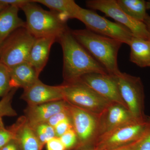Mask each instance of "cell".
<instances>
[{"instance_id": "obj_1", "label": "cell", "mask_w": 150, "mask_h": 150, "mask_svg": "<svg viewBox=\"0 0 150 150\" xmlns=\"http://www.w3.org/2000/svg\"><path fill=\"white\" fill-rule=\"evenodd\" d=\"M58 41L63 51L64 83L77 81L84 75L91 73L108 74L75 39L70 29L59 38Z\"/></svg>"}, {"instance_id": "obj_2", "label": "cell", "mask_w": 150, "mask_h": 150, "mask_svg": "<svg viewBox=\"0 0 150 150\" xmlns=\"http://www.w3.org/2000/svg\"><path fill=\"white\" fill-rule=\"evenodd\" d=\"M75 39L103 66L109 74L121 72L118 55L123 43L119 40L100 35L87 29L71 30Z\"/></svg>"}, {"instance_id": "obj_3", "label": "cell", "mask_w": 150, "mask_h": 150, "mask_svg": "<svg viewBox=\"0 0 150 150\" xmlns=\"http://www.w3.org/2000/svg\"><path fill=\"white\" fill-rule=\"evenodd\" d=\"M26 17V28L35 38L54 37L57 38L69 28L67 21L59 14L43 9L33 0L21 8Z\"/></svg>"}, {"instance_id": "obj_4", "label": "cell", "mask_w": 150, "mask_h": 150, "mask_svg": "<svg viewBox=\"0 0 150 150\" xmlns=\"http://www.w3.org/2000/svg\"><path fill=\"white\" fill-rule=\"evenodd\" d=\"M35 39L26 27L15 30L0 46V62L8 69L28 62Z\"/></svg>"}, {"instance_id": "obj_5", "label": "cell", "mask_w": 150, "mask_h": 150, "mask_svg": "<svg viewBox=\"0 0 150 150\" xmlns=\"http://www.w3.org/2000/svg\"><path fill=\"white\" fill-rule=\"evenodd\" d=\"M64 100L71 105L99 115L111 102L80 81L64 83Z\"/></svg>"}, {"instance_id": "obj_6", "label": "cell", "mask_w": 150, "mask_h": 150, "mask_svg": "<svg viewBox=\"0 0 150 150\" xmlns=\"http://www.w3.org/2000/svg\"><path fill=\"white\" fill-rule=\"evenodd\" d=\"M150 118L145 121L126 123L98 137L93 146L100 150H113L131 144L139 139L149 124Z\"/></svg>"}, {"instance_id": "obj_7", "label": "cell", "mask_w": 150, "mask_h": 150, "mask_svg": "<svg viewBox=\"0 0 150 150\" xmlns=\"http://www.w3.org/2000/svg\"><path fill=\"white\" fill-rule=\"evenodd\" d=\"M114 76L120 96L131 114L137 121H145L144 92L141 79L121 72Z\"/></svg>"}, {"instance_id": "obj_8", "label": "cell", "mask_w": 150, "mask_h": 150, "mask_svg": "<svg viewBox=\"0 0 150 150\" xmlns=\"http://www.w3.org/2000/svg\"><path fill=\"white\" fill-rule=\"evenodd\" d=\"M77 19L83 23L87 29L128 45L134 36L127 28L108 20L91 10L81 8Z\"/></svg>"}, {"instance_id": "obj_9", "label": "cell", "mask_w": 150, "mask_h": 150, "mask_svg": "<svg viewBox=\"0 0 150 150\" xmlns=\"http://www.w3.org/2000/svg\"><path fill=\"white\" fill-rule=\"evenodd\" d=\"M86 3L88 8L100 11L127 28L135 37L150 40V34L145 23L125 13L118 6L116 0H88Z\"/></svg>"}, {"instance_id": "obj_10", "label": "cell", "mask_w": 150, "mask_h": 150, "mask_svg": "<svg viewBox=\"0 0 150 150\" xmlns=\"http://www.w3.org/2000/svg\"><path fill=\"white\" fill-rule=\"evenodd\" d=\"M69 111L73 129L78 137V146H93L97 135L98 115L70 104Z\"/></svg>"}, {"instance_id": "obj_11", "label": "cell", "mask_w": 150, "mask_h": 150, "mask_svg": "<svg viewBox=\"0 0 150 150\" xmlns=\"http://www.w3.org/2000/svg\"><path fill=\"white\" fill-rule=\"evenodd\" d=\"M78 81L88 86L110 102L119 103L127 108L120 96L115 76L91 73L84 75Z\"/></svg>"}, {"instance_id": "obj_12", "label": "cell", "mask_w": 150, "mask_h": 150, "mask_svg": "<svg viewBox=\"0 0 150 150\" xmlns=\"http://www.w3.org/2000/svg\"><path fill=\"white\" fill-rule=\"evenodd\" d=\"M135 121H137L127 108L119 103H111L98 115L96 139L122 125Z\"/></svg>"}, {"instance_id": "obj_13", "label": "cell", "mask_w": 150, "mask_h": 150, "mask_svg": "<svg viewBox=\"0 0 150 150\" xmlns=\"http://www.w3.org/2000/svg\"><path fill=\"white\" fill-rule=\"evenodd\" d=\"M21 98L28 105H34L64 100L62 85H48L39 80L24 90Z\"/></svg>"}, {"instance_id": "obj_14", "label": "cell", "mask_w": 150, "mask_h": 150, "mask_svg": "<svg viewBox=\"0 0 150 150\" xmlns=\"http://www.w3.org/2000/svg\"><path fill=\"white\" fill-rule=\"evenodd\" d=\"M70 104L64 100L34 105H28L25 116L31 126L46 123L53 115L68 109Z\"/></svg>"}, {"instance_id": "obj_15", "label": "cell", "mask_w": 150, "mask_h": 150, "mask_svg": "<svg viewBox=\"0 0 150 150\" xmlns=\"http://www.w3.org/2000/svg\"><path fill=\"white\" fill-rule=\"evenodd\" d=\"M14 134V139L20 150H41L40 144L32 127L25 116L18 118L10 127Z\"/></svg>"}, {"instance_id": "obj_16", "label": "cell", "mask_w": 150, "mask_h": 150, "mask_svg": "<svg viewBox=\"0 0 150 150\" xmlns=\"http://www.w3.org/2000/svg\"><path fill=\"white\" fill-rule=\"evenodd\" d=\"M57 38L54 37L36 38L30 53L28 62L40 75L46 66L51 46Z\"/></svg>"}, {"instance_id": "obj_17", "label": "cell", "mask_w": 150, "mask_h": 150, "mask_svg": "<svg viewBox=\"0 0 150 150\" xmlns=\"http://www.w3.org/2000/svg\"><path fill=\"white\" fill-rule=\"evenodd\" d=\"M9 69L12 88L26 89L39 80L40 75L28 62L21 63Z\"/></svg>"}, {"instance_id": "obj_18", "label": "cell", "mask_w": 150, "mask_h": 150, "mask_svg": "<svg viewBox=\"0 0 150 150\" xmlns=\"http://www.w3.org/2000/svg\"><path fill=\"white\" fill-rule=\"evenodd\" d=\"M19 10L16 7L8 6L0 12V46L15 30L26 27L25 22L18 16Z\"/></svg>"}, {"instance_id": "obj_19", "label": "cell", "mask_w": 150, "mask_h": 150, "mask_svg": "<svg viewBox=\"0 0 150 150\" xmlns=\"http://www.w3.org/2000/svg\"><path fill=\"white\" fill-rule=\"evenodd\" d=\"M129 46L131 62L142 68L150 67V40L134 36Z\"/></svg>"}, {"instance_id": "obj_20", "label": "cell", "mask_w": 150, "mask_h": 150, "mask_svg": "<svg viewBox=\"0 0 150 150\" xmlns=\"http://www.w3.org/2000/svg\"><path fill=\"white\" fill-rule=\"evenodd\" d=\"M59 14L65 20L77 19L81 7L73 0H33Z\"/></svg>"}, {"instance_id": "obj_21", "label": "cell", "mask_w": 150, "mask_h": 150, "mask_svg": "<svg viewBox=\"0 0 150 150\" xmlns=\"http://www.w3.org/2000/svg\"><path fill=\"white\" fill-rule=\"evenodd\" d=\"M122 10L132 18L144 22L146 16V1L144 0H116Z\"/></svg>"}, {"instance_id": "obj_22", "label": "cell", "mask_w": 150, "mask_h": 150, "mask_svg": "<svg viewBox=\"0 0 150 150\" xmlns=\"http://www.w3.org/2000/svg\"><path fill=\"white\" fill-rule=\"evenodd\" d=\"M31 127L39 142L41 149L48 141L56 137L54 127L47 123H39Z\"/></svg>"}, {"instance_id": "obj_23", "label": "cell", "mask_w": 150, "mask_h": 150, "mask_svg": "<svg viewBox=\"0 0 150 150\" xmlns=\"http://www.w3.org/2000/svg\"><path fill=\"white\" fill-rule=\"evenodd\" d=\"M18 88H13L0 100V119L4 116H16L17 112L12 105V101Z\"/></svg>"}, {"instance_id": "obj_24", "label": "cell", "mask_w": 150, "mask_h": 150, "mask_svg": "<svg viewBox=\"0 0 150 150\" xmlns=\"http://www.w3.org/2000/svg\"><path fill=\"white\" fill-rule=\"evenodd\" d=\"M10 81L9 69L0 62V98L5 96L13 88Z\"/></svg>"}, {"instance_id": "obj_25", "label": "cell", "mask_w": 150, "mask_h": 150, "mask_svg": "<svg viewBox=\"0 0 150 150\" xmlns=\"http://www.w3.org/2000/svg\"><path fill=\"white\" fill-rule=\"evenodd\" d=\"M64 146L66 150H72L76 147L79 144L77 136L74 130L70 129L59 138Z\"/></svg>"}, {"instance_id": "obj_26", "label": "cell", "mask_w": 150, "mask_h": 150, "mask_svg": "<svg viewBox=\"0 0 150 150\" xmlns=\"http://www.w3.org/2000/svg\"><path fill=\"white\" fill-rule=\"evenodd\" d=\"M14 139L13 130L9 127L6 129L3 123L2 118L0 119V149L12 140Z\"/></svg>"}, {"instance_id": "obj_27", "label": "cell", "mask_w": 150, "mask_h": 150, "mask_svg": "<svg viewBox=\"0 0 150 150\" xmlns=\"http://www.w3.org/2000/svg\"><path fill=\"white\" fill-rule=\"evenodd\" d=\"M135 150H150V120L149 124L144 134L136 141Z\"/></svg>"}, {"instance_id": "obj_28", "label": "cell", "mask_w": 150, "mask_h": 150, "mask_svg": "<svg viewBox=\"0 0 150 150\" xmlns=\"http://www.w3.org/2000/svg\"><path fill=\"white\" fill-rule=\"evenodd\" d=\"M54 129L56 137L60 138L67 131L73 129L71 118L61 121L54 127Z\"/></svg>"}, {"instance_id": "obj_29", "label": "cell", "mask_w": 150, "mask_h": 150, "mask_svg": "<svg viewBox=\"0 0 150 150\" xmlns=\"http://www.w3.org/2000/svg\"><path fill=\"white\" fill-rule=\"evenodd\" d=\"M69 107L68 109L62 110L61 112H58L53 115L51 118L48 119L46 123H48L49 125L54 128L61 121H64L67 118H71Z\"/></svg>"}, {"instance_id": "obj_30", "label": "cell", "mask_w": 150, "mask_h": 150, "mask_svg": "<svg viewBox=\"0 0 150 150\" xmlns=\"http://www.w3.org/2000/svg\"><path fill=\"white\" fill-rule=\"evenodd\" d=\"M47 150H66L64 146L59 138L55 137L46 144Z\"/></svg>"}, {"instance_id": "obj_31", "label": "cell", "mask_w": 150, "mask_h": 150, "mask_svg": "<svg viewBox=\"0 0 150 150\" xmlns=\"http://www.w3.org/2000/svg\"><path fill=\"white\" fill-rule=\"evenodd\" d=\"M0 1L8 6H13L21 9L23 7L30 2L31 0H0Z\"/></svg>"}, {"instance_id": "obj_32", "label": "cell", "mask_w": 150, "mask_h": 150, "mask_svg": "<svg viewBox=\"0 0 150 150\" xmlns=\"http://www.w3.org/2000/svg\"><path fill=\"white\" fill-rule=\"evenodd\" d=\"M0 150H20L17 143L14 139L11 141Z\"/></svg>"}, {"instance_id": "obj_33", "label": "cell", "mask_w": 150, "mask_h": 150, "mask_svg": "<svg viewBox=\"0 0 150 150\" xmlns=\"http://www.w3.org/2000/svg\"><path fill=\"white\" fill-rule=\"evenodd\" d=\"M72 150H100L94 147L93 146L85 145V146H77Z\"/></svg>"}, {"instance_id": "obj_34", "label": "cell", "mask_w": 150, "mask_h": 150, "mask_svg": "<svg viewBox=\"0 0 150 150\" xmlns=\"http://www.w3.org/2000/svg\"><path fill=\"white\" fill-rule=\"evenodd\" d=\"M136 142L132 143L131 144L128 145V146L118 148V149H115L113 150H135Z\"/></svg>"}, {"instance_id": "obj_35", "label": "cell", "mask_w": 150, "mask_h": 150, "mask_svg": "<svg viewBox=\"0 0 150 150\" xmlns=\"http://www.w3.org/2000/svg\"><path fill=\"white\" fill-rule=\"evenodd\" d=\"M144 23L146 25L147 29L148 32L149 33L150 35V16L148 14L145 18Z\"/></svg>"}, {"instance_id": "obj_36", "label": "cell", "mask_w": 150, "mask_h": 150, "mask_svg": "<svg viewBox=\"0 0 150 150\" xmlns=\"http://www.w3.org/2000/svg\"><path fill=\"white\" fill-rule=\"evenodd\" d=\"M8 5L6 4H4L0 1V12L2 11L4 9L6 8L8 6Z\"/></svg>"}, {"instance_id": "obj_37", "label": "cell", "mask_w": 150, "mask_h": 150, "mask_svg": "<svg viewBox=\"0 0 150 150\" xmlns=\"http://www.w3.org/2000/svg\"><path fill=\"white\" fill-rule=\"evenodd\" d=\"M147 9H150V1H146Z\"/></svg>"}]
</instances>
